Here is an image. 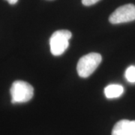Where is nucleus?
I'll use <instances>...</instances> for the list:
<instances>
[{"label": "nucleus", "mask_w": 135, "mask_h": 135, "mask_svg": "<svg viewBox=\"0 0 135 135\" xmlns=\"http://www.w3.org/2000/svg\"><path fill=\"white\" fill-rule=\"evenodd\" d=\"M71 36V32L65 29L53 32L50 39V52L53 56H60L67 50Z\"/></svg>", "instance_id": "3"}, {"label": "nucleus", "mask_w": 135, "mask_h": 135, "mask_svg": "<svg viewBox=\"0 0 135 135\" xmlns=\"http://www.w3.org/2000/svg\"><path fill=\"white\" fill-rule=\"evenodd\" d=\"M9 4H11V5H15V4H16L17 2V1L18 0H6Z\"/></svg>", "instance_id": "9"}, {"label": "nucleus", "mask_w": 135, "mask_h": 135, "mask_svg": "<svg viewBox=\"0 0 135 135\" xmlns=\"http://www.w3.org/2000/svg\"><path fill=\"white\" fill-rule=\"evenodd\" d=\"M101 60L102 57L99 53H91L83 56L77 63V71L78 75L83 78L89 77L100 65Z\"/></svg>", "instance_id": "2"}, {"label": "nucleus", "mask_w": 135, "mask_h": 135, "mask_svg": "<svg viewBox=\"0 0 135 135\" xmlns=\"http://www.w3.org/2000/svg\"><path fill=\"white\" fill-rule=\"evenodd\" d=\"M124 92L122 86L119 84H110L104 89V95L107 98H116L120 97Z\"/></svg>", "instance_id": "6"}, {"label": "nucleus", "mask_w": 135, "mask_h": 135, "mask_svg": "<svg viewBox=\"0 0 135 135\" xmlns=\"http://www.w3.org/2000/svg\"><path fill=\"white\" fill-rule=\"evenodd\" d=\"M135 20V5L127 4L119 7L109 17L112 24H119Z\"/></svg>", "instance_id": "4"}, {"label": "nucleus", "mask_w": 135, "mask_h": 135, "mask_svg": "<svg viewBox=\"0 0 135 135\" xmlns=\"http://www.w3.org/2000/svg\"><path fill=\"white\" fill-rule=\"evenodd\" d=\"M125 76L128 82L135 83V65H131L126 69Z\"/></svg>", "instance_id": "7"}, {"label": "nucleus", "mask_w": 135, "mask_h": 135, "mask_svg": "<svg viewBox=\"0 0 135 135\" xmlns=\"http://www.w3.org/2000/svg\"><path fill=\"white\" fill-rule=\"evenodd\" d=\"M100 0H82V3L83 5L85 6H90V5L96 4Z\"/></svg>", "instance_id": "8"}, {"label": "nucleus", "mask_w": 135, "mask_h": 135, "mask_svg": "<svg viewBox=\"0 0 135 135\" xmlns=\"http://www.w3.org/2000/svg\"><path fill=\"white\" fill-rule=\"evenodd\" d=\"M112 135H135V120L119 121L112 130Z\"/></svg>", "instance_id": "5"}, {"label": "nucleus", "mask_w": 135, "mask_h": 135, "mask_svg": "<svg viewBox=\"0 0 135 135\" xmlns=\"http://www.w3.org/2000/svg\"><path fill=\"white\" fill-rule=\"evenodd\" d=\"M11 103H25L30 101L34 95V88L29 83L16 80L12 83L10 89Z\"/></svg>", "instance_id": "1"}]
</instances>
